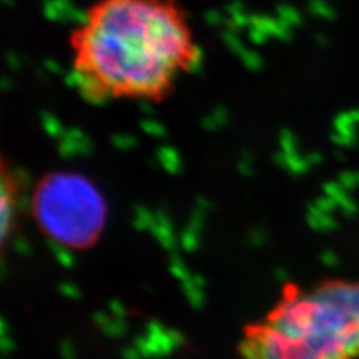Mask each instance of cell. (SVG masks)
I'll list each match as a JSON object with an SVG mask.
<instances>
[{
	"instance_id": "14",
	"label": "cell",
	"mask_w": 359,
	"mask_h": 359,
	"mask_svg": "<svg viewBox=\"0 0 359 359\" xmlns=\"http://www.w3.org/2000/svg\"><path fill=\"white\" fill-rule=\"evenodd\" d=\"M108 307H109V311L112 313V316L125 319V316H126V307H125V304H123L120 299H111L108 302Z\"/></svg>"
},
{
	"instance_id": "16",
	"label": "cell",
	"mask_w": 359,
	"mask_h": 359,
	"mask_svg": "<svg viewBox=\"0 0 359 359\" xmlns=\"http://www.w3.org/2000/svg\"><path fill=\"white\" fill-rule=\"evenodd\" d=\"M60 352L63 355L65 359H74V355H75V349H74V344L71 341H63L60 344Z\"/></svg>"
},
{
	"instance_id": "12",
	"label": "cell",
	"mask_w": 359,
	"mask_h": 359,
	"mask_svg": "<svg viewBox=\"0 0 359 359\" xmlns=\"http://www.w3.org/2000/svg\"><path fill=\"white\" fill-rule=\"evenodd\" d=\"M171 273L178 278L182 280V282H187V280L192 278V274L187 269V266L183 264V261L180 259L177 255H172L171 257Z\"/></svg>"
},
{
	"instance_id": "3",
	"label": "cell",
	"mask_w": 359,
	"mask_h": 359,
	"mask_svg": "<svg viewBox=\"0 0 359 359\" xmlns=\"http://www.w3.org/2000/svg\"><path fill=\"white\" fill-rule=\"evenodd\" d=\"M32 199L35 219L50 241L69 249L95 243L105 226V199L92 180L81 174H50Z\"/></svg>"
},
{
	"instance_id": "9",
	"label": "cell",
	"mask_w": 359,
	"mask_h": 359,
	"mask_svg": "<svg viewBox=\"0 0 359 359\" xmlns=\"http://www.w3.org/2000/svg\"><path fill=\"white\" fill-rule=\"evenodd\" d=\"M157 161H159L163 170L170 174H178L182 171V157L172 149H161L157 153Z\"/></svg>"
},
{
	"instance_id": "8",
	"label": "cell",
	"mask_w": 359,
	"mask_h": 359,
	"mask_svg": "<svg viewBox=\"0 0 359 359\" xmlns=\"http://www.w3.org/2000/svg\"><path fill=\"white\" fill-rule=\"evenodd\" d=\"M204 285H205L204 278H201L199 276H192V278L183 283V290H184L189 302L196 309H201L202 306H204L205 297H204V290H202Z\"/></svg>"
},
{
	"instance_id": "18",
	"label": "cell",
	"mask_w": 359,
	"mask_h": 359,
	"mask_svg": "<svg viewBox=\"0 0 359 359\" xmlns=\"http://www.w3.org/2000/svg\"><path fill=\"white\" fill-rule=\"evenodd\" d=\"M123 355H125L126 359H140L141 358L140 351L135 346L133 347H126V349L123 351Z\"/></svg>"
},
{
	"instance_id": "11",
	"label": "cell",
	"mask_w": 359,
	"mask_h": 359,
	"mask_svg": "<svg viewBox=\"0 0 359 359\" xmlns=\"http://www.w3.org/2000/svg\"><path fill=\"white\" fill-rule=\"evenodd\" d=\"M50 247L53 250V255L55 256V259L60 262L62 266L72 268L75 265V256L69 250V247H66L59 243H54V241H50Z\"/></svg>"
},
{
	"instance_id": "6",
	"label": "cell",
	"mask_w": 359,
	"mask_h": 359,
	"mask_svg": "<svg viewBox=\"0 0 359 359\" xmlns=\"http://www.w3.org/2000/svg\"><path fill=\"white\" fill-rule=\"evenodd\" d=\"M95 322L100 328V331L111 337V339H118V337H123L128 331V323L125 322V319L116 316L109 318L108 314L102 311H97L95 314Z\"/></svg>"
},
{
	"instance_id": "17",
	"label": "cell",
	"mask_w": 359,
	"mask_h": 359,
	"mask_svg": "<svg viewBox=\"0 0 359 359\" xmlns=\"http://www.w3.org/2000/svg\"><path fill=\"white\" fill-rule=\"evenodd\" d=\"M14 247L15 250L20 253V255H27L30 252V245L27 244V241L25 238H17L14 240Z\"/></svg>"
},
{
	"instance_id": "4",
	"label": "cell",
	"mask_w": 359,
	"mask_h": 359,
	"mask_svg": "<svg viewBox=\"0 0 359 359\" xmlns=\"http://www.w3.org/2000/svg\"><path fill=\"white\" fill-rule=\"evenodd\" d=\"M184 341V337L175 330L166 331L159 322H150L147 332L135 340V347L144 358L165 356L170 355L174 349Z\"/></svg>"
},
{
	"instance_id": "7",
	"label": "cell",
	"mask_w": 359,
	"mask_h": 359,
	"mask_svg": "<svg viewBox=\"0 0 359 359\" xmlns=\"http://www.w3.org/2000/svg\"><path fill=\"white\" fill-rule=\"evenodd\" d=\"M0 194H2V211H0V215H2V240L5 241L9 233L11 222H13L14 215V202L11 199L6 178L2 180V190H0Z\"/></svg>"
},
{
	"instance_id": "2",
	"label": "cell",
	"mask_w": 359,
	"mask_h": 359,
	"mask_svg": "<svg viewBox=\"0 0 359 359\" xmlns=\"http://www.w3.org/2000/svg\"><path fill=\"white\" fill-rule=\"evenodd\" d=\"M240 352L243 359H359V280L285 298Z\"/></svg>"
},
{
	"instance_id": "13",
	"label": "cell",
	"mask_w": 359,
	"mask_h": 359,
	"mask_svg": "<svg viewBox=\"0 0 359 359\" xmlns=\"http://www.w3.org/2000/svg\"><path fill=\"white\" fill-rule=\"evenodd\" d=\"M198 233L199 232L190 229V228H187L183 232V235H182V245H183L184 250L194 252L196 249L198 244H199V235Z\"/></svg>"
},
{
	"instance_id": "19",
	"label": "cell",
	"mask_w": 359,
	"mask_h": 359,
	"mask_svg": "<svg viewBox=\"0 0 359 359\" xmlns=\"http://www.w3.org/2000/svg\"><path fill=\"white\" fill-rule=\"evenodd\" d=\"M2 349H4V352H9L14 349V343L8 340V335H2Z\"/></svg>"
},
{
	"instance_id": "10",
	"label": "cell",
	"mask_w": 359,
	"mask_h": 359,
	"mask_svg": "<svg viewBox=\"0 0 359 359\" xmlns=\"http://www.w3.org/2000/svg\"><path fill=\"white\" fill-rule=\"evenodd\" d=\"M156 222V215L147 210L145 207H137L135 208L133 216V224L138 231H151Z\"/></svg>"
},
{
	"instance_id": "15",
	"label": "cell",
	"mask_w": 359,
	"mask_h": 359,
	"mask_svg": "<svg viewBox=\"0 0 359 359\" xmlns=\"http://www.w3.org/2000/svg\"><path fill=\"white\" fill-rule=\"evenodd\" d=\"M60 292L66 297V298H71V299H78L81 297L80 290H78V287L72 283H63L60 285Z\"/></svg>"
},
{
	"instance_id": "1",
	"label": "cell",
	"mask_w": 359,
	"mask_h": 359,
	"mask_svg": "<svg viewBox=\"0 0 359 359\" xmlns=\"http://www.w3.org/2000/svg\"><path fill=\"white\" fill-rule=\"evenodd\" d=\"M72 81L88 102L163 97L201 62L180 0H96L69 35Z\"/></svg>"
},
{
	"instance_id": "5",
	"label": "cell",
	"mask_w": 359,
	"mask_h": 359,
	"mask_svg": "<svg viewBox=\"0 0 359 359\" xmlns=\"http://www.w3.org/2000/svg\"><path fill=\"white\" fill-rule=\"evenodd\" d=\"M156 240L161 243V245L163 249H166L168 252H172L175 247V237H174V229H172V223L168 217L165 212L159 211L156 212V222L154 226L150 231Z\"/></svg>"
}]
</instances>
